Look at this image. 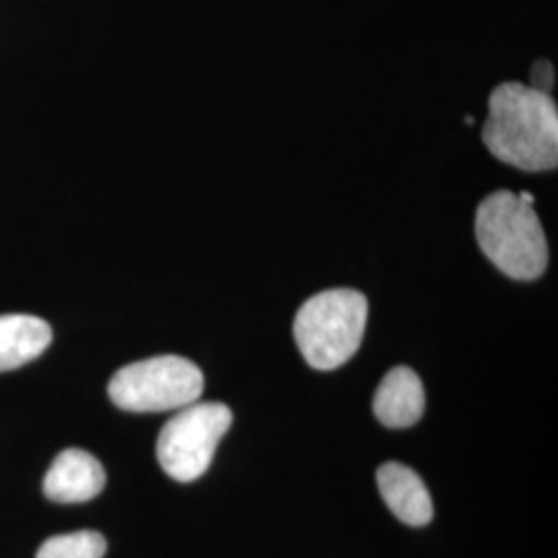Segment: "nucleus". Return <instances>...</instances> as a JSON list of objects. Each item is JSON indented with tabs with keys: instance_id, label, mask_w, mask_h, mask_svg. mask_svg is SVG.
Wrapping results in <instances>:
<instances>
[{
	"instance_id": "nucleus-8",
	"label": "nucleus",
	"mask_w": 558,
	"mask_h": 558,
	"mask_svg": "<svg viewBox=\"0 0 558 558\" xmlns=\"http://www.w3.org/2000/svg\"><path fill=\"white\" fill-rule=\"evenodd\" d=\"M424 405L426 398L422 380L408 366L389 371L380 380L373 401L375 416L389 428H408L416 424L424 414Z\"/></svg>"
},
{
	"instance_id": "nucleus-6",
	"label": "nucleus",
	"mask_w": 558,
	"mask_h": 558,
	"mask_svg": "<svg viewBox=\"0 0 558 558\" xmlns=\"http://www.w3.org/2000/svg\"><path fill=\"white\" fill-rule=\"evenodd\" d=\"M106 486L100 461L83 449L62 451L44 478V495L52 502L75 505L96 499Z\"/></svg>"
},
{
	"instance_id": "nucleus-3",
	"label": "nucleus",
	"mask_w": 558,
	"mask_h": 558,
	"mask_svg": "<svg viewBox=\"0 0 558 558\" xmlns=\"http://www.w3.org/2000/svg\"><path fill=\"white\" fill-rule=\"evenodd\" d=\"M368 319L364 294L348 288L325 290L300 306L294 338L300 354L317 371H333L359 352Z\"/></svg>"
},
{
	"instance_id": "nucleus-12",
	"label": "nucleus",
	"mask_w": 558,
	"mask_h": 558,
	"mask_svg": "<svg viewBox=\"0 0 558 558\" xmlns=\"http://www.w3.org/2000/svg\"><path fill=\"white\" fill-rule=\"evenodd\" d=\"M518 195L519 199L525 201V203H530V205H534V203H536V197H534V195H530V193H525V191H521Z\"/></svg>"
},
{
	"instance_id": "nucleus-1",
	"label": "nucleus",
	"mask_w": 558,
	"mask_h": 558,
	"mask_svg": "<svg viewBox=\"0 0 558 558\" xmlns=\"http://www.w3.org/2000/svg\"><path fill=\"white\" fill-rule=\"evenodd\" d=\"M488 151L525 172L555 170L558 163V110L550 94L523 83H502L488 100L482 129Z\"/></svg>"
},
{
	"instance_id": "nucleus-5",
	"label": "nucleus",
	"mask_w": 558,
	"mask_h": 558,
	"mask_svg": "<svg viewBox=\"0 0 558 558\" xmlns=\"http://www.w3.org/2000/svg\"><path fill=\"white\" fill-rule=\"evenodd\" d=\"M230 426L232 412L226 403L195 401L180 408L166 422L158 439L156 451L161 470L179 482L201 478Z\"/></svg>"
},
{
	"instance_id": "nucleus-10",
	"label": "nucleus",
	"mask_w": 558,
	"mask_h": 558,
	"mask_svg": "<svg viewBox=\"0 0 558 558\" xmlns=\"http://www.w3.org/2000/svg\"><path fill=\"white\" fill-rule=\"evenodd\" d=\"M104 555L106 538L92 530L48 538L38 550V558H104Z\"/></svg>"
},
{
	"instance_id": "nucleus-4",
	"label": "nucleus",
	"mask_w": 558,
	"mask_h": 558,
	"mask_svg": "<svg viewBox=\"0 0 558 558\" xmlns=\"http://www.w3.org/2000/svg\"><path fill=\"white\" fill-rule=\"evenodd\" d=\"M205 379L199 366L182 356H156L122 366L110 379L112 403L137 414L170 412L199 401Z\"/></svg>"
},
{
	"instance_id": "nucleus-7",
	"label": "nucleus",
	"mask_w": 558,
	"mask_h": 558,
	"mask_svg": "<svg viewBox=\"0 0 558 558\" xmlns=\"http://www.w3.org/2000/svg\"><path fill=\"white\" fill-rule=\"evenodd\" d=\"M380 497L396 518L408 525H426L433 519V499L418 474L398 461L380 465L377 472Z\"/></svg>"
},
{
	"instance_id": "nucleus-11",
	"label": "nucleus",
	"mask_w": 558,
	"mask_h": 558,
	"mask_svg": "<svg viewBox=\"0 0 558 558\" xmlns=\"http://www.w3.org/2000/svg\"><path fill=\"white\" fill-rule=\"evenodd\" d=\"M530 80H532L530 87L548 94V92L553 89V85H555V69H553L550 60H538V62H534Z\"/></svg>"
},
{
	"instance_id": "nucleus-2",
	"label": "nucleus",
	"mask_w": 558,
	"mask_h": 558,
	"mask_svg": "<svg viewBox=\"0 0 558 558\" xmlns=\"http://www.w3.org/2000/svg\"><path fill=\"white\" fill-rule=\"evenodd\" d=\"M476 239L482 253L509 278L530 281L546 271L548 242L538 214L511 191H495L480 203Z\"/></svg>"
},
{
	"instance_id": "nucleus-9",
	"label": "nucleus",
	"mask_w": 558,
	"mask_h": 558,
	"mask_svg": "<svg viewBox=\"0 0 558 558\" xmlns=\"http://www.w3.org/2000/svg\"><path fill=\"white\" fill-rule=\"evenodd\" d=\"M52 343V329L34 315H0V373L15 371L41 356Z\"/></svg>"
}]
</instances>
